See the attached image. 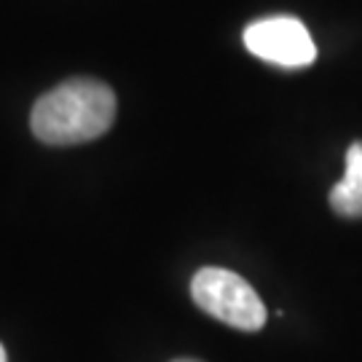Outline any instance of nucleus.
Returning <instances> with one entry per match:
<instances>
[{
  "label": "nucleus",
  "mask_w": 362,
  "mask_h": 362,
  "mask_svg": "<svg viewBox=\"0 0 362 362\" xmlns=\"http://www.w3.org/2000/svg\"><path fill=\"white\" fill-rule=\"evenodd\" d=\"M116 121V94L94 78H70L40 97L30 127L46 145H78L103 137Z\"/></svg>",
  "instance_id": "f257e3e1"
},
{
  "label": "nucleus",
  "mask_w": 362,
  "mask_h": 362,
  "mask_svg": "<svg viewBox=\"0 0 362 362\" xmlns=\"http://www.w3.org/2000/svg\"><path fill=\"white\" fill-rule=\"evenodd\" d=\"M191 296L199 309L236 330L255 333L266 325V306L260 296L247 279L228 269H199L191 279Z\"/></svg>",
  "instance_id": "f03ea898"
},
{
  "label": "nucleus",
  "mask_w": 362,
  "mask_h": 362,
  "mask_svg": "<svg viewBox=\"0 0 362 362\" xmlns=\"http://www.w3.org/2000/svg\"><path fill=\"white\" fill-rule=\"evenodd\" d=\"M245 46L263 62L279 67H306L317 59V46L303 22L293 16H269L245 30Z\"/></svg>",
  "instance_id": "7ed1b4c3"
},
{
  "label": "nucleus",
  "mask_w": 362,
  "mask_h": 362,
  "mask_svg": "<svg viewBox=\"0 0 362 362\" xmlns=\"http://www.w3.org/2000/svg\"><path fill=\"white\" fill-rule=\"evenodd\" d=\"M330 207L341 218H362V140L346 151V169L330 191Z\"/></svg>",
  "instance_id": "20e7f679"
},
{
  "label": "nucleus",
  "mask_w": 362,
  "mask_h": 362,
  "mask_svg": "<svg viewBox=\"0 0 362 362\" xmlns=\"http://www.w3.org/2000/svg\"><path fill=\"white\" fill-rule=\"evenodd\" d=\"M0 362H8L6 360V349H3V344H0Z\"/></svg>",
  "instance_id": "39448f33"
},
{
  "label": "nucleus",
  "mask_w": 362,
  "mask_h": 362,
  "mask_svg": "<svg viewBox=\"0 0 362 362\" xmlns=\"http://www.w3.org/2000/svg\"><path fill=\"white\" fill-rule=\"evenodd\" d=\"M175 362H202V360H175Z\"/></svg>",
  "instance_id": "423d86ee"
}]
</instances>
